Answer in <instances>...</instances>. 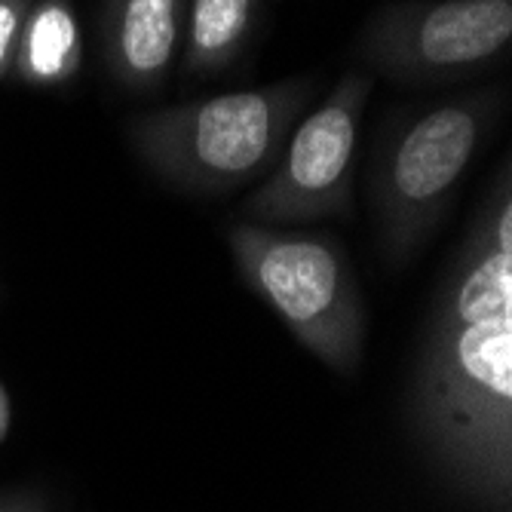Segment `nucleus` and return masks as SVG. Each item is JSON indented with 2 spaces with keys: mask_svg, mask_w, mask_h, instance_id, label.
Returning <instances> with one entry per match:
<instances>
[{
  "mask_svg": "<svg viewBox=\"0 0 512 512\" xmlns=\"http://www.w3.org/2000/svg\"><path fill=\"white\" fill-rule=\"evenodd\" d=\"M411 430L436 470L491 512L512 503V166L436 292L408 384Z\"/></svg>",
  "mask_w": 512,
  "mask_h": 512,
  "instance_id": "nucleus-1",
  "label": "nucleus"
},
{
  "mask_svg": "<svg viewBox=\"0 0 512 512\" xmlns=\"http://www.w3.org/2000/svg\"><path fill=\"white\" fill-rule=\"evenodd\" d=\"M310 77L160 108L126 129L132 151L181 194L218 197L270 172L313 99Z\"/></svg>",
  "mask_w": 512,
  "mask_h": 512,
  "instance_id": "nucleus-2",
  "label": "nucleus"
},
{
  "mask_svg": "<svg viewBox=\"0 0 512 512\" xmlns=\"http://www.w3.org/2000/svg\"><path fill=\"white\" fill-rule=\"evenodd\" d=\"M503 102V89L460 92L399 117L384 132L368 200L390 264H408L448 215L463 175L503 114Z\"/></svg>",
  "mask_w": 512,
  "mask_h": 512,
  "instance_id": "nucleus-3",
  "label": "nucleus"
},
{
  "mask_svg": "<svg viewBox=\"0 0 512 512\" xmlns=\"http://www.w3.org/2000/svg\"><path fill=\"white\" fill-rule=\"evenodd\" d=\"M243 283L286 322L292 338L335 375L353 378L365 347V304L338 240L243 221L227 230Z\"/></svg>",
  "mask_w": 512,
  "mask_h": 512,
  "instance_id": "nucleus-4",
  "label": "nucleus"
},
{
  "mask_svg": "<svg viewBox=\"0 0 512 512\" xmlns=\"http://www.w3.org/2000/svg\"><path fill=\"white\" fill-rule=\"evenodd\" d=\"M512 0H399L368 16L353 56L399 86H439L506 59Z\"/></svg>",
  "mask_w": 512,
  "mask_h": 512,
  "instance_id": "nucleus-5",
  "label": "nucleus"
},
{
  "mask_svg": "<svg viewBox=\"0 0 512 512\" xmlns=\"http://www.w3.org/2000/svg\"><path fill=\"white\" fill-rule=\"evenodd\" d=\"M371 74L347 71L316 111L295 123L264 184L243 203L255 224H307L353 209V166Z\"/></svg>",
  "mask_w": 512,
  "mask_h": 512,
  "instance_id": "nucleus-6",
  "label": "nucleus"
},
{
  "mask_svg": "<svg viewBox=\"0 0 512 512\" xmlns=\"http://www.w3.org/2000/svg\"><path fill=\"white\" fill-rule=\"evenodd\" d=\"M188 0H102V53L117 86L154 92L184 46Z\"/></svg>",
  "mask_w": 512,
  "mask_h": 512,
  "instance_id": "nucleus-7",
  "label": "nucleus"
},
{
  "mask_svg": "<svg viewBox=\"0 0 512 512\" xmlns=\"http://www.w3.org/2000/svg\"><path fill=\"white\" fill-rule=\"evenodd\" d=\"M83 68V31L71 0H34L22 25L13 77L28 89H62Z\"/></svg>",
  "mask_w": 512,
  "mask_h": 512,
  "instance_id": "nucleus-8",
  "label": "nucleus"
},
{
  "mask_svg": "<svg viewBox=\"0 0 512 512\" xmlns=\"http://www.w3.org/2000/svg\"><path fill=\"white\" fill-rule=\"evenodd\" d=\"M261 0H188L181 62L188 77H218L237 65L255 34Z\"/></svg>",
  "mask_w": 512,
  "mask_h": 512,
  "instance_id": "nucleus-9",
  "label": "nucleus"
},
{
  "mask_svg": "<svg viewBox=\"0 0 512 512\" xmlns=\"http://www.w3.org/2000/svg\"><path fill=\"white\" fill-rule=\"evenodd\" d=\"M31 4L34 0H0V83H4L13 71L22 25L28 19Z\"/></svg>",
  "mask_w": 512,
  "mask_h": 512,
  "instance_id": "nucleus-10",
  "label": "nucleus"
},
{
  "mask_svg": "<svg viewBox=\"0 0 512 512\" xmlns=\"http://www.w3.org/2000/svg\"><path fill=\"white\" fill-rule=\"evenodd\" d=\"M0 512H50L46 497L34 488L0 491Z\"/></svg>",
  "mask_w": 512,
  "mask_h": 512,
  "instance_id": "nucleus-11",
  "label": "nucleus"
},
{
  "mask_svg": "<svg viewBox=\"0 0 512 512\" xmlns=\"http://www.w3.org/2000/svg\"><path fill=\"white\" fill-rule=\"evenodd\" d=\"M10 424H13V405H10V393L0 381V445H4L7 433H10Z\"/></svg>",
  "mask_w": 512,
  "mask_h": 512,
  "instance_id": "nucleus-12",
  "label": "nucleus"
}]
</instances>
